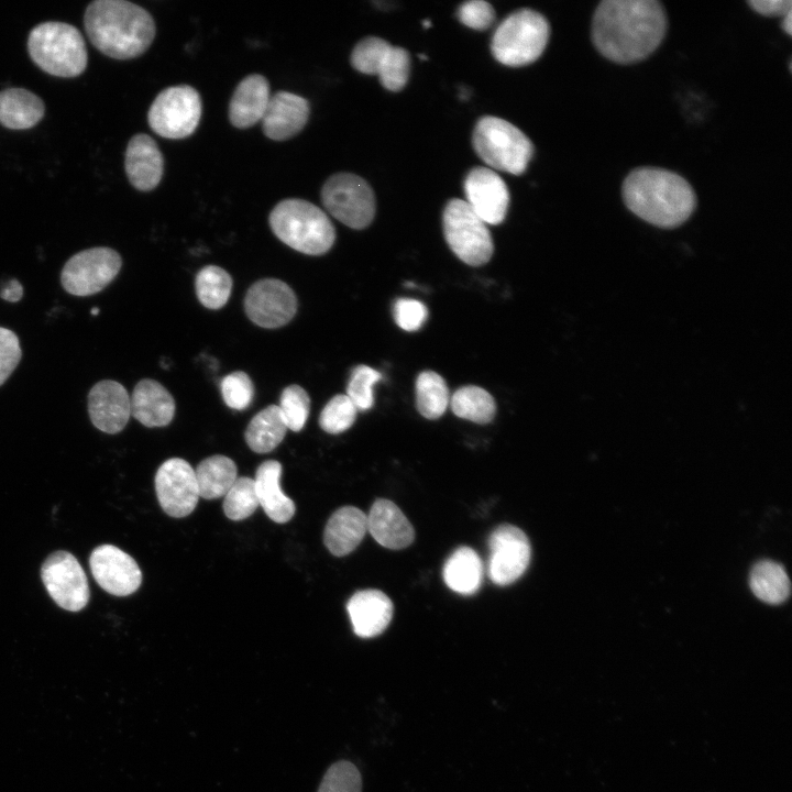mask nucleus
I'll use <instances>...</instances> for the list:
<instances>
[{"instance_id": "nucleus-1", "label": "nucleus", "mask_w": 792, "mask_h": 792, "mask_svg": "<svg viewBox=\"0 0 792 792\" xmlns=\"http://www.w3.org/2000/svg\"><path fill=\"white\" fill-rule=\"evenodd\" d=\"M666 30V11L656 0H604L593 14L592 40L607 59L632 64L657 50Z\"/></svg>"}, {"instance_id": "nucleus-2", "label": "nucleus", "mask_w": 792, "mask_h": 792, "mask_svg": "<svg viewBox=\"0 0 792 792\" xmlns=\"http://www.w3.org/2000/svg\"><path fill=\"white\" fill-rule=\"evenodd\" d=\"M622 193L632 213L660 228L681 226L696 206L691 185L676 173L662 168L634 169L625 178Z\"/></svg>"}, {"instance_id": "nucleus-3", "label": "nucleus", "mask_w": 792, "mask_h": 792, "mask_svg": "<svg viewBox=\"0 0 792 792\" xmlns=\"http://www.w3.org/2000/svg\"><path fill=\"white\" fill-rule=\"evenodd\" d=\"M84 24L94 46L114 59L142 55L156 32L151 14L125 0L92 1L85 11Z\"/></svg>"}, {"instance_id": "nucleus-4", "label": "nucleus", "mask_w": 792, "mask_h": 792, "mask_svg": "<svg viewBox=\"0 0 792 792\" xmlns=\"http://www.w3.org/2000/svg\"><path fill=\"white\" fill-rule=\"evenodd\" d=\"M270 226L282 242L308 255L328 252L336 241L334 227L326 212L304 199L279 201L270 213Z\"/></svg>"}, {"instance_id": "nucleus-5", "label": "nucleus", "mask_w": 792, "mask_h": 792, "mask_svg": "<svg viewBox=\"0 0 792 792\" xmlns=\"http://www.w3.org/2000/svg\"><path fill=\"white\" fill-rule=\"evenodd\" d=\"M28 51L42 70L56 77H77L88 63L81 33L64 22L50 21L34 26L29 34Z\"/></svg>"}, {"instance_id": "nucleus-6", "label": "nucleus", "mask_w": 792, "mask_h": 792, "mask_svg": "<svg viewBox=\"0 0 792 792\" xmlns=\"http://www.w3.org/2000/svg\"><path fill=\"white\" fill-rule=\"evenodd\" d=\"M550 35L547 19L531 9H520L504 19L492 37V53L502 64L525 66L543 53Z\"/></svg>"}, {"instance_id": "nucleus-7", "label": "nucleus", "mask_w": 792, "mask_h": 792, "mask_svg": "<svg viewBox=\"0 0 792 792\" xmlns=\"http://www.w3.org/2000/svg\"><path fill=\"white\" fill-rule=\"evenodd\" d=\"M473 146L491 169L514 175L526 170L534 154V145L522 131L504 119L491 116L477 121Z\"/></svg>"}, {"instance_id": "nucleus-8", "label": "nucleus", "mask_w": 792, "mask_h": 792, "mask_svg": "<svg viewBox=\"0 0 792 792\" xmlns=\"http://www.w3.org/2000/svg\"><path fill=\"white\" fill-rule=\"evenodd\" d=\"M446 241L464 263L480 266L490 261L494 243L487 224L462 199H451L442 215Z\"/></svg>"}, {"instance_id": "nucleus-9", "label": "nucleus", "mask_w": 792, "mask_h": 792, "mask_svg": "<svg viewBox=\"0 0 792 792\" xmlns=\"http://www.w3.org/2000/svg\"><path fill=\"white\" fill-rule=\"evenodd\" d=\"M327 211L352 229H364L374 219L376 204L373 189L362 177L351 173H337L321 189Z\"/></svg>"}, {"instance_id": "nucleus-10", "label": "nucleus", "mask_w": 792, "mask_h": 792, "mask_svg": "<svg viewBox=\"0 0 792 792\" xmlns=\"http://www.w3.org/2000/svg\"><path fill=\"white\" fill-rule=\"evenodd\" d=\"M201 99L198 91L188 85H178L162 90L152 102L147 121L150 128L166 139H184L190 135L201 118Z\"/></svg>"}, {"instance_id": "nucleus-11", "label": "nucleus", "mask_w": 792, "mask_h": 792, "mask_svg": "<svg viewBox=\"0 0 792 792\" xmlns=\"http://www.w3.org/2000/svg\"><path fill=\"white\" fill-rule=\"evenodd\" d=\"M122 265L113 249L99 246L73 255L64 265L61 282L74 296H90L102 290L118 275Z\"/></svg>"}, {"instance_id": "nucleus-12", "label": "nucleus", "mask_w": 792, "mask_h": 792, "mask_svg": "<svg viewBox=\"0 0 792 792\" xmlns=\"http://www.w3.org/2000/svg\"><path fill=\"white\" fill-rule=\"evenodd\" d=\"M41 576L50 596L59 607L79 612L88 604L87 576L72 553L56 551L50 554L42 565Z\"/></svg>"}, {"instance_id": "nucleus-13", "label": "nucleus", "mask_w": 792, "mask_h": 792, "mask_svg": "<svg viewBox=\"0 0 792 792\" xmlns=\"http://www.w3.org/2000/svg\"><path fill=\"white\" fill-rule=\"evenodd\" d=\"M487 573L493 583L506 586L527 570L531 549L526 534L510 524L496 527L488 538Z\"/></svg>"}, {"instance_id": "nucleus-14", "label": "nucleus", "mask_w": 792, "mask_h": 792, "mask_svg": "<svg viewBox=\"0 0 792 792\" xmlns=\"http://www.w3.org/2000/svg\"><path fill=\"white\" fill-rule=\"evenodd\" d=\"M155 491L162 509L175 518L191 514L199 499L195 470L180 458L161 464L155 475Z\"/></svg>"}, {"instance_id": "nucleus-15", "label": "nucleus", "mask_w": 792, "mask_h": 792, "mask_svg": "<svg viewBox=\"0 0 792 792\" xmlns=\"http://www.w3.org/2000/svg\"><path fill=\"white\" fill-rule=\"evenodd\" d=\"M244 308L254 323L274 329L285 326L293 319L297 311V298L285 282L265 278L249 288Z\"/></svg>"}, {"instance_id": "nucleus-16", "label": "nucleus", "mask_w": 792, "mask_h": 792, "mask_svg": "<svg viewBox=\"0 0 792 792\" xmlns=\"http://www.w3.org/2000/svg\"><path fill=\"white\" fill-rule=\"evenodd\" d=\"M89 565L99 586L114 596H128L142 583V572L135 560L116 546L95 548Z\"/></svg>"}, {"instance_id": "nucleus-17", "label": "nucleus", "mask_w": 792, "mask_h": 792, "mask_svg": "<svg viewBox=\"0 0 792 792\" xmlns=\"http://www.w3.org/2000/svg\"><path fill=\"white\" fill-rule=\"evenodd\" d=\"M464 191L466 204L486 224L504 221L509 206V191L496 172L488 167H474L465 177Z\"/></svg>"}, {"instance_id": "nucleus-18", "label": "nucleus", "mask_w": 792, "mask_h": 792, "mask_svg": "<svg viewBox=\"0 0 792 792\" xmlns=\"http://www.w3.org/2000/svg\"><path fill=\"white\" fill-rule=\"evenodd\" d=\"M88 414L99 430L111 435L120 432L131 416L128 391L112 380L98 382L88 394Z\"/></svg>"}, {"instance_id": "nucleus-19", "label": "nucleus", "mask_w": 792, "mask_h": 792, "mask_svg": "<svg viewBox=\"0 0 792 792\" xmlns=\"http://www.w3.org/2000/svg\"><path fill=\"white\" fill-rule=\"evenodd\" d=\"M308 101L296 94L277 91L271 96L261 120L264 134L274 141H284L299 133L309 118Z\"/></svg>"}, {"instance_id": "nucleus-20", "label": "nucleus", "mask_w": 792, "mask_h": 792, "mask_svg": "<svg viewBox=\"0 0 792 792\" xmlns=\"http://www.w3.org/2000/svg\"><path fill=\"white\" fill-rule=\"evenodd\" d=\"M124 168L134 188L154 189L164 172V158L154 139L143 133L132 136L125 150Z\"/></svg>"}, {"instance_id": "nucleus-21", "label": "nucleus", "mask_w": 792, "mask_h": 792, "mask_svg": "<svg viewBox=\"0 0 792 792\" xmlns=\"http://www.w3.org/2000/svg\"><path fill=\"white\" fill-rule=\"evenodd\" d=\"M393 603L380 590H363L351 596L346 604L354 634L372 638L382 634L393 617Z\"/></svg>"}, {"instance_id": "nucleus-22", "label": "nucleus", "mask_w": 792, "mask_h": 792, "mask_svg": "<svg viewBox=\"0 0 792 792\" xmlns=\"http://www.w3.org/2000/svg\"><path fill=\"white\" fill-rule=\"evenodd\" d=\"M366 516L367 531L381 546L400 550L414 541L415 530L411 524L392 501L376 499Z\"/></svg>"}, {"instance_id": "nucleus-23", "label": "nucleus", "mask_w": 792, "mask_h": 792, "mask_svg": "<svg viewBox=\"0 0 792 792\" xmlns=\"http://www.w3.org/2000/svg\"><path fill=\"white\" fill-rule=\"evenodd\" d=\"M270 98V84L264 76L252 74L244 77L237 86L229 103V119L232 125L245 129L261 121Z\"/></svg>"}, {"instance_id": "nucleus-24", "label": "nucleus", "mask_w": 792, "mask_h": 792, "mask_svg": "<svg viewBox=\"0 0 792 792\" xmlns=\"http://www.w3.org/2000/svg\"><path fill=\"white\" fill-rule=\"evenodd\" d=\"M131 415L145 427H164L174 418L175 400L158 382L140 381L130 396Z\"/></svg>"}, {"instance_id": "nucleus-25", "label": "nucleus", "mask_w": 792, "mask_h": 792, "mask_svg": "<svg viewBox=\"0 0 792 792\" xmlns=\"http://www.w3.org/2000/svg\"><path fill=\"white\" fill-rule=\"evenodd\" d=\"M366 531V514L358 507L344 506L330 516L324 528L323 541L332 554L343 557L361 543Z\"/></svg>"}, {"instance_id": "nucleus-26", "label": "nucleus", "mask_w": 792, "mask_h": 792, "mask_svg": "<svg viewBox=\"0 0 792 792\" xmlns=\"http://www.w3.org/2000/svg\"><path fill=\"white\" fill-rule=\"evenodd\" d=\"M282 464L275 460L263 462L256 470L254 485L258 504L275 522L289 521L296 510L294 502L279 486Z\"/></svg>"}, {"instance_id": "nucleus-27", "label": "nucleus", "mask_w": 792, "mask_h": 792, "mask_svg": "<svg viewBox=\"0 0 792 792\" xmlns=\"http://www.w3.org/2000/svg\"><path fill=\"white\" fill-rule=\"evenodd\" d=\"M45 113L42 99L24 88L0 91V124L11 130H25L36 125Z\"/></svg>"}, {"instance_id": "nucleus-28", "label": "nucleus", "mask_w": 792, "mask_h": 792, "mask_svg": "<svg viewBox=\"0 0 792 792\" xmlns=\"http://www.w3.org/2000/svg\"><path fill=\"white\" fill-rule=\"evenodd\" d=\"M442 576L447 586L453 592L472 595L482 584V560L472 548L460 547L446 561Z\"/></svg>"}, {"instance_id": "nucleus-29", "label": "nucleus", "mask_w": 792, "mask_h": 792, "mask_svg": "<svg viewBox=\"0 0 792 792\" xmlns=\"http://www.w3.org/2000/svg\"><path fill=\"white\" fill-rule=\"evenodd\" d=\"M199 497L216 499L224 496L238 479L233 460L226 455H212L202 460L195 470Z\"/></svg>"}, {"instance_id": "nucleus-30", "label": "nucleus", "mask_w": 792, "mask_h": 792, "mask_svg": "<svg viewBox=\"0 0 792 792\" xmlns=\"http://www.w3.org/2000/svg\"><path fill=\"white\" fill-rule=\"evenodd\" d=\"M287 427L277 405L258 411L245 430L248 446L256 453L274 450L284 439Z\"/></svg>"}, {"instance_id": "nucleus-31", "label": "nucleus", "mask_w": 792, "mask_h": 792, "mask_svg": "<svg viewBox=\"0 0 792 792\" xmlns=\"http://www.w3.org/2000/svg\"><path fill=\"white\" fill-rule=\"evenodd\" d=\"M750 588L768 604L783 603L790 595V580L782 565L773 561H760L751 570Z\"/></svg>"}, {"instance_id": "nucleus-32", "label": "nucleus", "mask_w": 792, "mask_h": 792, "mask_svg": "<svg viewBox=\"0 0 792 792\" xmlns=\"http://www.w3.org/2000/svg\"><path fill=\"white\" fill-rule=\"evenodd\" d=\"M449 405L455 416L476 424L492 421L496 413L493 396L484 388L474 385L463 386L455 391L450 396Z\"/></svg>"}, {"instance_id": "nucleus-33", "label": "nucleus", "mask_w": 792, "mask_h": 792, "mask_svg": "<svg viewBox=\"0 0 792 792\" xmlns=\"http://www.w3.org/2000/svg\"><path fill=\"white\" fill-rule=\"evenodd\" d=\"M450 404L446 381L433 371L421 372L416 380V405L427 419L441 417Z\"/></svg>"}, {"instance_id": "nucleus-34", "label": "nucleus", "mask_w": 792, "mask_h": 792, "mask_svg": "<svg viewBox=\"0 0 792 792\" xmlns=\"http://www.w3.org/2000/svg\"><path fill=\"white\" fill-rule=\"evenodd\" d=\"M195 286L197 297L205 307L219 309L231 295L232 278L226 270L208 265L198 272Z\"/></svg>"}, {"instance_id": "nucleus-35", "label": "nucleus", "mask_w": 792, "mask_h": 792, "mask_svg": "<svg viewBox=\"0 0 792 792\" xmlns=\"http://www.w3.org/2000/svg\"><path fill=\"white\" fill-rule=\"evenodd\" d=\"M258 506L254 480L251 477H238L224 495L223 512L231 520L250 517Z\"/></svg>"}, {"instance_id": "nucleus-36", "label": "nucleus", "mask_w": 792, "mask_h": 792, "mask_svg": "<svg viewBox=\"0 0 792 792\" xmlns=\"http://www.w3.org/2000/svg\"><path fill=\"white\" fill-rule=\"evenodd\" d=\"M392 45L376 36L365 37L352 51L351 65L360 73L378 75Z\"/></svg>"}, {"instance_id": "nucleus-37", "label": "nucleus", "mask_w": 792, "mask_h": 792, "mask_svg": "<svg viewBox=\"0 0 792 792\" xmlns=\"http://www.w3.org/2000/svg\"><path fill=\"white\" fill-rule=\"evenodd\" d=\"M356 414L358 409L351 399L344 394H339L333 396L321 410L319 425L328 433H341L354 424Z\"/></svg>"}, {"instance_id": "nucleus-38", "label": "nucleus", "mask_w": 792, "mask_h": 792, "mask_svg": "<svg viewBox=\"0 0 792 792\" xmlns=\"http://www.w3.org/2000/svg\"><path fill=\"white\" fill-rule=\"evenodd\" d=\"M287 429L300 431L308 418L310 399L307 392L299 385L287 386L277 405Z\"/></svg>"}, {"instance_id": "nucleus-39", "label": "nucleus", "mask_w": 792, "mask_h": 792, "mask_svg": "<svg viewBox=\"0 0 792 792\" xmlns=\"http://www.w3.org/2000/svg\"><path fill=\"white\" fill-rule=\"evenodd\" d=\"M381 378V373L367 365H358L352 370L345 395L358 410H367L373 406V386Z\"/></svg>"}, {"instance_id": "nucleus-40", "label": "nucleus", "mask_w": 792, "mask_h": 792, "mask_svg": "<svg viewBox=\"0 0 792 792\" xmlns=\"http://www.w3.org/2000/svg\"><path fill=\"white\" fill-rule=\"evenodd\" d=\"M318 792H362L361 773L352 762L337 761L326 771Z\"/></svg>"}, {"instance_id": "nucleus-41", "label": "nucleus", "mask_w": 792, "mask_h": 792, "mask_svg": "<svg viewBox=\"0 0 792 792\" xmlns=\"http://www.w3.org/2000/svg\"><path fill=\"white\" fill-rule=\"evenodd\" d=\"M410 57L403 47L392 46L380 72L378 77L384 88L391 91L402 90L409 78Z\"/></svg>"}, {"instance_id": "nucleus-42", "label": "nucleus", "mask_w": 792, "mask_h": 792, "mask_svg": "<svg viewBox=\"0 0 792 792\" xmlns=\"http://www.w3.org/2000/svg\"><path fill=\"white\" fill-rule=\"evenodd\" d=\"M220 389L226 405L232 409L243 410L253 400V383L250 376L242 371L224 376L220 383Z\"/></svg>"}, {"instance_id": "nucleus-43", "label": "nucleus", "mask_w": 792, "mask_h": 792, "mask_svg": "<svg viewBox=\"0 0 792 792\" xmlns=\"http://www.w3.org/2000/svg\"><path fill=\"white\" fill-rule=\"evenodd\" d=\"M428 317L427 307L419 300L400 298L394 305V319L399 328L406 331H416L425 323Z\"/></svg>"}, {"instance_id": "nucleus-44", "label": "nucleus", "mask_w": 792, "mask_h": 792, "mask_svg": "<svg viewBox=\"0 0 792 792\" xmlns=\"http://www.w3.org/2000/svg\"><path fill=\"white\" fill-rule=\"evenodd\" d=\"M458 19L464 25L482 31L492 25L495 20V11L486 1H466L459 7Z\"/></svg>"}, {"instance_id": "nucleus-45", "label": "nucleus", "mask_w": 792, "mask_h": 792, "mask_svg": "<svg viewBox=\"0 0 792 792\" xmlns=\"http://www.w3.org/2000/svg\"><path fill=\"white\" fill-rule=\"evenodd\" d=\"M22 356L16 334L0 327V386L9 378Z\"/></svg>"}, {"instance_id": "nucleus-46", "label": "nucleus", "mask_w": 792, "mask_h": 792, "mask_svg": "<svg viewBox=\"0 0 792 792\" xmlns=\"http://www.w3.org/2000/svg\"><path fill=\"white\" fill-rule=\"evenodd\" d=\"M748 4L757 13L767 16H783L792 10L790 0H751Z\"/></svg>"}, {"instance_id": "nucleus-47", "label": "nucleus", "mask_w": 792, "mask_h": 792, "mask_svg": "<svg viewBox=\"0 0 792 792\" xmlns=\"http://www.w3.org/2000/svg\"><path fill=\"white\" fill-rule=\"evenodd\" d=\"M22 295L23 287L16 279L10 280L0 292V297L11 302L20 300Z\"/></svg>"}, {"instance_id": "nucleus-48", "label": "nucleus", "mask_w": 792, "mask_h": 792, "mask_svg": "<svg viewBox=\"0 0 792 792\" xmlns=\"http://www.w3.org/2000/svg\"><path fill=\"white\" fill-rule=\"evenodd\" d=\"M782 29L788 34L792 33V10L782 16Z\"/></svg>"}, {"instance_id": "nucleus-49", "label": "nucleus", "mask_w": 792, "mask_h": 792, "mask_svg": "<svg viewBox=\"0 0 792 792\" xmlns=\"http://www.w3.org/2000/svg\"><path fill=\"white\" fill-rule=\"evenodd\" d=\"M422 25H424L425 28H429V26H431V22L428 21V20H425V21L422 22Z\"/></svg>"}, {"instance_id": "nucleus-50", "label": "nucleus", "mask_w": 792, "mask_h": 792, "mask_svg": "<svg viewBox=\"0 0 792 792\" xmlns=\"http://www.w3.org/2000/svg\"><path fill=\"white\" fill-rule=\"evenodd\" d=\"M98 312H99V309H98V308H94V309L91 310V314H92V315H98Z\"/></svg>"}]
</instances>
